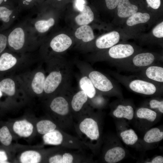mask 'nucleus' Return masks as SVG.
Segmentation results:
<instances>
[{
	"label": "nucleus",
	"instance_id": "f257e3e1",
	"mask_svg": "<svg viewBox=\"0 0 163 163\" xmlns=\"http://www.w3.org/2000/svg\"><path fill=\"white\" fill-rule=\"evenodd\" d=\"M115 78L128 89L135 93L152 95L162 91L163 85L158 84L140 77L126 76L116 73Z\"/></svg>",
	"mask_w": 163,
	"mask_h": 163
},
{
	"label": "nucleus",
	"instance_id": "f03ea898",
	"mask_svg": "<svg viewBox=\"0 0 163 163\" xmlns=\"http://www.w3.org/2000/svg\"><path fill=\"white\" fill-rule=\"evenodd\" d=\"M27 44H34L24 22L18 21L10 28L7 37V46L13 50L23 49Z\"/></svg>",
	"mask_w": 163,
	"mask_h": 163
},
{
	"label": "nucleus",
	"instance_id": "7ed1b4c3",
	"mask_svg": "<svg viewBox=\"0 0 163 163\" xmlns=\"http://www.w3.org/2000/svg\"><path fill=\"white\" fill-rule=\"evenodd\" d=\"M155 58L150 53H143L136 55L131 60L122 61L115 64L118 68L130 72L139 71L149 66L156 64Z\"/></svg>",
	"mask_w": 163,
	"mask_h": 163
},
{
	"label": "nucleus",
	"instance_id": "20e7f679",
	"mask_svg": "<svg viewBox=\"0 0 163 163\" xmlns=\"http://www.w3.org/2000/svg\"><path fill=\"white\" fill-rule=\"evenodd\" d=\"M88 76L94 87L99 91L112 92L116 94H120L121 89L118 84L101 72L97 71H92Z\"/></svg>",
	"mask_w": 163,
	"mask_h": 163
},
{
	"label": "nucleus",
	"instance_id": "39448f33",
	"mask_svg": "<svg viewBox=\"0 0 163 163\" xmlns=\"http://www.w3.org/2000/svg\"><path fill=\"white\" fill-rule=\"evenodd\" d=\"M19 18L18 6L10 5L0 6V30L11 28Z\"/></svg>",
	"mask_w": 163,
	"mask_h": 163
},
{
	"label": "nucleus",
	"instance_id": "423d86ee",
	"mask_svg": "<svg viewBox=\"0 0 163 163\" xmlns=\"http://www.w3.org/2000/svg\"><path fill=\"white\" fill-rule=\"evenodd\" d=\"M140 71V77L158 84L163 85V67L155 64L145 68Z\"/></svg>",
	"mask_w": 163,
	"mask_h": 163
},
{
	"label": "nucleus",
	"instance_id": "0eeeda50",
	"mask_svg": "<svg viewBox=\"0 0 163 163\" xmlns=\"http://www.w3.org/2000/svg\"><path fill=\"white\" fill-rule=\"evenodd\" d=\"M134 52L133 47L129 44H119L111 47L108 53L113 59L123 60L132 55Z\"/></svg>",
	"mask_w": 163,
	"mask_h": 163
},
{
	"label": "nucleus",
	"instance_id": "6e6552de",
	"mask_svg": "<svg viewBox=\"0 0 163 163\" xmlns=\"http://www.w3.org/2000/svg\"><path fill=\"white\" fill-rule=\"evenodd\" d=\"M79 129L91 140H97L99 137V132L97 123L93 119L86 118L79 125Z\"/></svg>",
	"mask_w": 163,
	"mask_h": 163
},
{
	"label": "nucleus",
	"instance_id": "1a4fd4ad",
	"mask_svg": "<svg viewBox=\"0 0 163 163\" xmlns=\"http://www.w3.org/2000/svg\"><path fill=\"white\" fill-rule=\"evenodd\" d=\"M72 41L68 35L60 34L54 37L50 43V46L55 52H63L67 50L71 45Z\"/></svg>",
	"mask_w": 163,
	"mask_h": 163
},
{
	"label": "nucleus",
	"instance_id": "9d476101",
	"mask_svg": "<svg viewBox=\"0 0 163 163\" xmlns=\"http://www.w3.org/2000/svg\"><path fill=\"white\" fill-rule=\"evenodd\" d=\"M120 39L119 33L113 31L104 34L97 39L96 46L100 49H107L113 46L118 43Z\"/></svg>",
	"mask_w": 163,
	"mask_h": 163
},
{
	"label": "nucleus",
	"instance_id": "9b49d317",
	"mask_svg": "<svg viewBox=\"0 0 163 163\" xmlns=\"http://www.w3.org/2000/svg\"><path fill=\"white\" fill-rule=\"evenodd\" d=\"M62 79L61 74L54 71L50 72L45 79L44 91L47 94L51 93L57 88Z\"/></svg>",
	"mask_w": 163,
	"mask_h": 163
},
{
	"label": "nucleus",
	"instance_id": "f8f14e48",
	"mask_svg": "<svg viewBox=\"0 0 163 163\" xmlns=\"http://www.w3.org/2000/svg\"><path fill=\"white\" fill-rule=\"evenodd\" d=\"M13 128L14 132L19 136L27 137L32 134L34 127L32 123L24 120L15 122Z\"/></svg>",
	"mask_w": 163,
	"mask_h": 163
},
{
	"label": "nucleus",
	"instance_id": "ddd939ff",
	"mask_svg": "<svg viewBox=\"0 0 163 163\" xmlns=\"http://www.w3.org/2000/svg\"><path fill=\"white\" fill-rule=\"evenodd\" d=\"M138 10L137 7L131 4L129 0H120L117 5L118 15L122 18L130 16Z\"/></svg>",
	"mask_w": 163,
	"mask_h": 163
},
{
	"label": "nucleus",
	"instance_id": "4468645a",
	"mask_svg": "<svg viewBox=\"0 0 163 163\" xmlns=\"http://www.w3.org/2000/svg\"><path fill=\"white\" fill-rule=\"evenodd\" d=\"M50 106L53 111L61 115H66L69 112L68 103L62 97H58L53 99Z\"/></svg>",
	"mask_w": 163,
	"mask_h": 163
},
{
	"label": "nucleus",
	"instance_id": "2eb2a0df",
	"mask_svg": "<svg viewBox=\"0 0 163 163\" xmlns=\"http://www.w3.org/2000/svg\"><path fill=\"white\" fill-rule=\"evenodd\" d=\"M124 149L120 147H116L108 150L106 152L104 159L108 163H115L122 160L125 157Z\"/></svg>",
	"mask_w": 163,
	"mask_h": 163
},
{
	"label": "nucleus",
	"instance_id": "dca6fc26",
	"mask_svg": "<svg viewBox=\"0 0 163 163\" xmlns=\"http://www.w3.org/2000/svg\"><path fill=\"white\" fill-rule=\"evenodd\" d=\"M94 19V14L90 7L84 5L82 10L79 14L76 17L75 21L79 25H87Z\"/></svg>",
	"mask_w": 163,
	"mask_h": 163
},
{
	"label": "nucleus",
	"instance_id": "f3484780",
	"mask_svg": "<svg viewBox=\"0 0 163 163\" xmlns=\"http://www.w3.org/2000/svg\"><path fill=\"white\" fill-rule=\"evenodd\" d=\"M16 57L8 52H4L0 56V71L8 70L13 67L17 63Z\"/></svg>",
	"mask_w": 163,
	"mask_h": 163
},
{
	"label": "nucleus",
	"instance_id": "a211bd4d",
	"mask_svg": "<svg viewBox=\"0 0 163 163\" xmlns=\"http://www.w3.org/2000/svg\"><path fill=\"white\" fill-rule=\"evenodd\" d=\"M43 0H18L19 18L43 3Z\"/></svg>",
	"mask_w": 163,
	"mask_h": 163
},
{
	"label": "nucleus",
	"instance_id": "6ab92c4d",
	"mask_svg": "<svg viewBox=\"0 0 163 163\" xmlns=\"http://www.w3.org/2000/svg\"><path fill=\"white\" fill-rule=\"evenodd\" d=\"M113 115L118 118H124L128 120H132L134 116V110L130 105L120 104L113 112Z\"/></svg>",
	"mask_w": 163,
	"mask_h": 163
},
{
	"label": "nucleus",
	"instance_id": "aec40b11",
	"mask_svg": "<svg viewBox=\"0 0 163 163\" xmlns=\"http://www.w3.org/2000/svg\"><path fill=\"white\" fill-rule=\"evenodd\" d=\"M76 37L86 42L92 40L94 37L92 28L89 26L82 25L78 27L75 34Z\"/></svg>",
	"mask_w": 163,
	"mask_h": 163
},
{
	"label": "nucleus",
	"instance_id": "412c9836",
	"mask_svg": "<svg viewBox=\"0 0 163 163\" xmlns=\"http://www.w3.org/2000/svg\"><path fill=\"white\" fill-rule=\"evenodd\" d=\"M43 139L45 144L58 145H60L63 141V136L58 130H54L44 134Z\"/></svg>",
	"mask_w": 163,
	"mask_h": 163
},
{
	"label": "nucleus",
	"instance_id": "4be33fe9",
	"mask_svg": "<svg viewBox=\"0 0 163 163\" xmlns=\"http://www.w3.org/2000/svg\"><path fill=\"white\" fill-rule=\"evenodd\" d=\"M45 79L43 72H39L35 74L31 83V88L35 93L40 94L43 92Z\"/></svg>",
	"mask_w": 163,
	"mask_h": 163
},
{
	"label": "nucleus",
	"instance_id": "5701e85b",
	"mask_svg": "<svg viewBox=\"0 0 163 163\" xmlns=\"http://www.w3.org/2000/svg\"><path fill=\"white\" fill-rule=\"evenodd\" d=\"M79 85L82 91L85 92L90 98L94 97L96 91L93 84L89 78L87 76L82 77L79 81Z\"/></svg>",
	"mask_w": 163,
	"mask_h": 163
},
{
	"label": "nucleus",
	"instance_id": "b1692460",
	"mask_svg": "<svg viewBox=\"0 0 163 163\" xmlns=\"http://www.w3.org/2000/svg\"><path fill=\"white\" fill-rule=\"evenodd\" d=\"M88 97L87 94L82 90L76 93L73 96L71 102L73 110L75 111H79L87 101Z\"/></svg>",
	"mask_w": 163,
	"mask_h": 163
},
{
	"label": "nucleus",
	"instance_id": "393cba45",
	"mask_svg": "<svg viewBox=\"0 0 163 163\" xmlns=\"http://www.w3.org/2000/svg\"><path fill=\"white\" fill-rule=\"evenodd\" d=\"M41 156L38 152L28 150L23 152L20 157V161L22 163H37L41 160Z\"/></svg>",
	"mask_w": 163,
	"mask_h": 163
},
{
	"label": "nucleus",
	"instance_id": "a878e982",
	"mask_svg": "<svg viewBox=\"0 0 163 163\" xmlns=\"http://www.w3.org/2000/svg\"><path fill=\"white\" fill-rule=\"evenodd\" d=\"M163 139V132L157 128H154L148 131L144 135V139L146 142H158Z\"/></svg>",
	"mask_w": 163,
	"mask_h": 163
},
{
	"label": "nucleus",
	"instance_id": "bb28decb",
	"mask_svg": "<svg viewBox=\"0 0 163 163\" xmlns=\"http://www.w3.org/2000/svg\"><path fill=\"white\" fill-rule=\"evenodd\" d=\"M150 18V15L147 13L136 12L128 18L126 23L128 26H131L137 24L145 23Z\"/></svg>",
	"mask_w": 163,
	"mask_h": 163
},
{
	"label": "nucleus",
	"instance_id": "cd10ccee",
	"mask_svg": "<svg viewBox=\"0 0 163 163\" xmlns=\"http://www.w3.org/2000/svg\"><path fill=\"white\" fill-rule=\"evenodd\" d=\"M0 90L9 96L14 95L15 93L14 82L10 78L3 79L0 82Z\"/></svg>",
	"mask_w": 163,
	"mask_h": 163
},
{
	"label": "nucleus",
	"instance_id": "c85d7f7f",
	"mask_svg": "<svg viewBox=\"0 0 163 163\" xmlns=\"http://www.w3.org/2000/svg\"><path fill=\"white\" fill-rule=\"evenodd\" d=\"M36 127L38 132L41 134L44 135L55 130L56 126L51 121L44 120L38 122Z\"/></svg>",
	"mask_w": 163,
	"mask_h": 163
},
{
	"label": "nucleus",
	"instance_id": "c756f323",
	"mask_svg": "<svg viewBox=\"0 0 163 163\" xmlns=\"http://www.w3.org/2000/svg\"><path fill=\"white\" fill-rule=\"evenodd\" d=\"M120 136L123 142L127 145H133L138 140L137 135L132 129L122 131L120 133Z\"/></svg>",
	"mask_w": 163,
	"mask_h": 163
},
{
	"label": "nucleus",
	"instance_id": "7c9ffc66",
	"mask_svg": "<svg viewBox=\"0 0 163 163\" xmlns=\"http://www.w3.org/2000/svg\"><path fill=\"white\" fill-rule=\"evenodd\" d=\"M137 117L140 119H145L150 122H153L157 117V113L152 110L146 107H141L136 112Z\"/></svg>",
	"mask_w": 163,
	"mask_h": 163
},
{
	"label": "nucleus",
	"instance_id": "2f4dec72",
	"mask_svg": "<svg viewBox=\"0 0 163 163\" xmlns=\"http://www.w3.org/2000/svg\"><path fill=\"white\" fill-rule=\"evenodd\" d=\"M73 160L72 155L67 153L62 155H57L51 157L49 159V162L50 163H71Z\"/></svg>",
	"mask_w": 163,
	"mask_h": 163
},
{
	"label": "nucleus",
	"instance_id": "473e14b6",
	"mask_svg": "<svg viewBox=\"0 0 163 163\" xmlns=\"http://www.w3.org/2000/svg\"><path fill=\"white\" fill-rule=\"evenodd\" d=\"M12 136L7 126H3L0 128V142L5 146L9 145L12 141Z\"/></svg>",
	"mask_w": 163,
	"mask_h": 163
},
{
	"label": "nucleus",
	"instance_id": "72a5a7b5",
	"mask_svg": "<svg viewBox=\"0 0 163 163\" xmlns=\"http://www.w3.org/2000/svg\"><path fill=\"white\" fill-rule=\"evenodd\" d=\"M149 105L152 109H157L162 113H163V101H159L155 99L151 100Z\"/></svg>",
	"mask_w": 163,
	"mask_h": 163
},
{
	"label": "nucleus",
	"instance_id": "f704fd0d",
	"mask_svg": "<svg viewBox=\"0 0 163 163\" xmlns=\"http://www.w3.org/2000/svg\"><path fill=\"white\" fill-rule=\"evenodd\" d=\"M152 33L155 37L158 38L163 37V22L157 25L153 30Z\"/></svg>",
	"mask_w": 163,
	"mask_h": 163
},
{
	"label": "nucleus",
	"instance_id": "c9c22d12",
	"mask_svg": "<svg viewBox=\"0 0 163 163\" xmlns=\"http://www.w3.org/2000/svg\"><path fill=\"white\" fill-rule=\"evenodd\" d=\"M107 8L110 9L115 8L120 0H105Z\"/></svg>",
	"mask_w": 163,
	"mask_h": 163
},
{
	"label": "nucleus",
	"instance_id": "e433bc0d",
	"mask_svg": "<svg viewBox=\"0 0 163 163\" xmlns=\"http://www.w3.org/2000/svg\"><path fill=\"white\" fill-rule=\"evenodd\" d=\"M148 5L154 9H158L161 4L160 0H146Z\"/></svg>",
	"mask_w": 163,
	"mask_h": 163
},
{
	"label": "nucleus",
	"instance_id": "4c0bfd02",
	"mask_svg": "<svg viewBox=\"0 0 163 163\" xmlns=\"http://www.w3.org/2000/svg\"><path fill=\"white\" fill-rule=\"evenodd\" d=\"M18 0H0V6L10 5L18 6Z\"/></svg>",
	"mask_w": 163,
	"mask_h": 163
},
{
	"label": "nucleus",
	"instance_id": "58836bf2",
	"mask_svg": "<svg viewBox=\"0 0 163 163\" xmlns=\"http://www.w3.org/2000/svg\"><path fill=\"white\" fill-rule=\"evenodd\" d=\"M84 5V0H76L75 6L77 9L80 12L82 10Z\"/></svg>",
	"mask_w": 163,
	"mask_h": 163
},
{
	"label": "nucleus",
	"instance_id": "ea45409f",
	"mask_svg": "<svg viewBox=\"0 0 163 163\" xmlns=\"http://www.w3.org/2000/svg\"><path fill=\"white\" fill-rule=\"evenodd\" d=\"M149 163H163V157L161 156H158L154 158Z\"/></svg>",
	"mask_w": 163,
	"mask_h": 163
},
{
	"label": "nucleus",
	"instance_id": "a19ab883",
	"mask_svg": "<svg viewBox=\"0 0 163 163\" xmlns=\"http://www.w3.org/2000/svg\"><path fill=\"white\" fill-rule=\"evenodd\" d=\"M8 157L5 152L3 151H0V160L7 161Z\"/></svg>",
	"mask_w": 163,
	"mask_h": 163
},
{
	"label": "nucleus",
	"instance_id": "79ce46f5",
	"mask_svg": "<svg viewBox=\"0 0 163 163\" xmlns=\"http://www.w3.org/2000/svg\"><path fill=\"white\" fill-rule=\"evenodd\" d=\"M9 163L8 161H4L0 160V163Z\"/></svg>",
	"mask_w": 163,
	"mask_h": 163
},
{
	"label": "nucleus",
	"instance_id": "37998d69",
	"mask_svg": "<svg viewBox=\"0 0 163 163\" xmlns=\"http://www.w3.org/2000/svg\"><path fill=\"white\" fill-rule=\"evenodd\" d=\"M2 92L0 90V98L2 97Z\"/></svg>",
	"mask_w": 163,
	"mask_h": 163
},
{
	"label": "nucleus",
	"instance_id": "c03bdc74",
	"mask_svg": "<svg viewBox=\"0 0 163 163\" xmlns=\"http://www.w3.org/2000/svg\"><path fill=\"white\" fill-rule=\"evenodd\" d=\"M57 0V1H61L62 0Z\"/></svg>",
	"mask_w": 163,
	"mask_h": 163
}]
</instances>
